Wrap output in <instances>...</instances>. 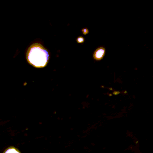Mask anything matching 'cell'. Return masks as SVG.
Wrapping results in <instances>:
<instances>
[{
    "instance_id": "cell-2",
    "label": "cell",
    "mask_w": 153,
    "mask_h": 153,
    "mask_svg": "<svg viewBox=\"0 0 153 153\" xmlns=\"http://www.w3.org/2000/svg\"><path fill=\"white\" fill-rule=\"evenodd\" d=\"M104 53H105V50H104L103 48H102V47L99 48L94 52V58L96 60H100V59H101L102 58V57L103 56V55H104Z\"/></svg>"
},
{
    "instance_id": "cell-1",
    "label": "cell",
    "mask_w": 153,
    "mask_h": 153,
    "mask_svg": "<svg viewBox=\"0 0 153 153\" xmlns=\"http://www.w3.org/2000/svg\"><path fill=\"white\" fill-rule=\"evenodd\" d=\"M28 62L36 68L45 66L48 60V53L39 44L32 45L27 51Z\"/></svg>"
},
{
    "instance_id": "cell-3",
    "label": "cell",
    "mask_w": 153,
    "mask_h": 153,
    "mask_svg": "<svg viewBox=\"0 0 153 153\" xmlns=\"http://www.w3.org/2000/svg\"><path fill=\"white\" fill-rule=\"evenodd\" d=\"M4 153H20V152L17 149L13 148H11L8 149Z\"/></svg>"
}]
</instances>
